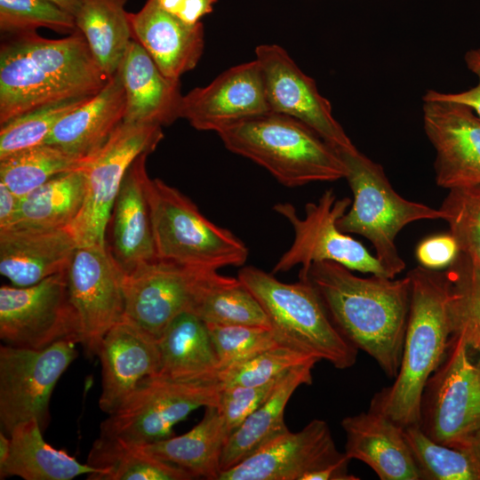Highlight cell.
Instances as JSON below:
<instances>
[{
    "instance_id": "1",
    "label": "cell",
    "mask_w": 480,
    "mask_h": 480,
    "mask_svg": "<svg viewBox=\"0 0 480 480\" xmlns=\"http://www.w3.org/2000/svg\"><path fill=\"white\" fill-rule=\"evenodd\" d=\"M299 278L312 284L341 335L395 379L410 309L409 276L360 277L339 263L321 261L313 263Z\"/></svg>"
},
{
    "instance_id": "2",
    "label": "cell",
    "mask_w": 480,
    "mask_h": 480,
    "mask_svg": "<svg viewBox=\"0 0 480 480\" xmlns=\"http://www.w3.org/2000/svg\"><path fill=\"white\" fill-rule=\"evenodd\" d=\"M108 78L79 30L60 39L36 32L4 36L0 125L48 104L92 96Z\"/></svg>"
},
{
    "instance_id": "3",
    "label": "cell",
    "mask_w": 480,
    "mask_h": 480,
    "mask_svg": "<svg viewBox=\"0 0 480 480\" xmlns=\"http://www.w3.org/2000/svg\"><path fill=\"white\" fill-rule=\"evenodd\" d=\"M407 276L411 300L398 373L391 386L374 395L369 409L403 428L420 424L425 386L444 361L452 337L447 272L419 266Z\"/></svg>"
},
{
    "instance_id": "4",
    "label": "cell",
    "mask_w": 480,
    "mask_h": 480,
    "mask_svg": "<svg viewBox=\"0 0 480 480\" xmlns=\"http://www.w3.org/2000/svg\"><path fill=\"white\" fill-rule=\"evenodd\" d=\"M217 134L227 149L262 166L286 187L335 181L346 175L339 153L310 127L285 115L252 116Z\"/></svg>"
},
{
    "instance_id": "5",
    "label": "cell",
    "mask_w": 480,
    "mask_h": 480,
    "mask_svg": "<svg viewBox=\"0 0 480 480\" xmlns=\"http://www.w3.org/2000/svg\"><path fill=\"white\" fill-rule=\"evenodd\" d=\"M237 278L261 304L280 344L339 370L356 364L358 349L334 326L308 281L284 283L252 266L240 269Z\"/></svg>"
},
{
    "instance_id": "6",
    "label": "cell",
    "mask_w": 480,
    "mask_h": 480,
    "mask_svg": "<svg viewBox=\"0 0 480 480\" xmlns=\"http://www.w3.org/2000/svg\"><path fill=\"white\" fill-rule=\"evenodd\" d=\"M346 168L345 179L353 194L348 211L338 220L339 228L367 238L376 257L392 278L405 263L395 240L408 224L421 220H444L439 209L407 200L393 188L383 167L356 148L338 152Z\"/></svg>"
},
{
    "instance_id": "7",
    "label": "cell",
    "mask_w": 480,
    "mask_h": 480,
    "mask_svg": "<svg viewBox=\"0 0 480 480\" xmlns=\"http://www.w3.org/2000/svg\"><path fill=\"white\" fill-rule=\"evenodd\" d=\"M147 189L157 259L214 270L245 263L246 245L205 218L177 188L149 178Z\"/></svg>"
},
{
    "instance_id": "8",
    "label": "cell",
    "mask_w": 480,
    "mask_h": 480,
    "mask_svg": "<svg viewBox=\"0 0 480 480\" xmlns=\"http://www.w3.org/2000/svg\"><path fill=\"white\" fill-rule=\"evenodd\" d=\"M233 278L159 259L142 263L124 274V319L157 340L177 316L196 315L204 298Z\"/></svg>"
},
{
    "instance_id": "9",
    "label": "cell",
    "mask_w": 480,
    "mask_h": 480,
    "mask_svg": "<svg viewBox=\"0 0 480 480\" xmlns=\"http://www.w3.org/2000/svg\"><path fill=\"white\" fill-rule=\"evenodd\" d=\"M220 380H143L100 425L101 436L144 445L173 436L172 428L200 407L217 406Z\"/></svg>"
},
{
    "instance_id": "10",
    "label": "cell",
    "mask_w": 480,
    "mask_h": 480,
    "mask_svg": "<svg viewBox=\"0 0 480 480\" xmlns=\"http://www.w3.org/2000/svg\"><path fill=\"white\" fill-rule=\"evenodd\" d=\"M351 203L350 198H337L332 189H327L316 203L307 204L304 217H300L290 203L275 204L276 212L292 225L294 236L273 273L286 272L300 265V274H304L313 263L333 261L352 271L392 278L376 256L339 228L338 220Z\"/></svg>"
},
{
    "instance_id": "11",
    "label": "cell",
    "mask_w": 480,
    "mask_h": 480,
    "mask_svg": "<svg viewBox=\"0 0 480 480\" xmlns=\"http://www.w3.org/2000/svg\"><path fill=\"white\" fill-rule=\"evenodd\" d=\"M462 336L453 334L446 356L425 386L420 428L448 446L469 444L480 429V356L471 361Z\"/></svg>"
},
{
    "instance_id": "12",
    "label": "cell",
    "mask_w": 480,
    "mask_h": 480,
    "mask_svg": "<svg viewBox=\"0 0 480 480\" xmlns=\"http://www.w3.org/2000/svg\"><path fill=\"white\" fill-rule=\"evenodd\" d=\"M162 126L123 122L84 166L85 196L68 227L79 246H106V229L125 172L140 155L152 153L163 139Z\"/></svg>"
},
{
    "instance_id": "13",
    "label": "cell",
    "mask_w": 480,
    "mask_h": 480,
    "mask_svg": "<svg viewBox=\"0 0 480 480\" xmlns=\"http://www.w3.org/2000/svg\"><path fill=\"white\" fill-rule=\"evenodd\" d=\"M78 342L63 340L32 349L0 348V424L10 435L18 424L36 420L44 430L49 422L53 389L77 356Z\"/></svg>"
},
{
    "instance_id": "14",
    "label": "cell",
    "mask_w": 480,
    "mask_h": 480,
    "mask_svg": "<svg viewBox=\"0 0 480 480\" xmlns=\"http://www.w3.org/2000/svg\"><path fill=\"white\" fill-rule=\"evenodd\" d=\"M0 338L5 345L42 349L63 340L81 342L67 271L29 286L0 288Z\"/></svg>"
},
{
    "instance_id": "15",
    "label": "cell",
    "mask_w": 480,
    "mask_h": 480,
    "mask_svg": "<svg viewBox=\"0 0 480 480\" xmlns=\"http://www.w3.org/2000/svg\"><path fill=\"white\" fill-rule=\"evenodd\" d=\"M124 273L106 246H78L67 269L70 301L80 323L81 342L96 356L104 335L124 316Z\"/></svg>"
},
{
    "instance_id": "16",
    "label": "cell",
    "mask_w": 480,
    "mask_h": 480,
    "mask_svg": "<svg viewBox=\"0 0 480 480\" xmlns=\"http://www.w3.org/2000/svg\"><path fill=\"white\" fill-rule=\"evenodd\" d=\"M266 99L271 113L295 118L315 131L337 152L356 148L332 115L330 101L318 91L288 52L277 44H260L255 49Z\"/></svg>"
},
{
    "instance_id": "17",
    "label": "cell",
    "mask_w": 480,
    "mask_h": 480,
    "mask_svg": "<svg viewBox=\"0 0 480 480\" xmlns=\"http://www.w3.org/2000/svg\"><path fill=\"white\" fill-rule=\"evenodd\" d=\"M425 133L436 151V182L444 188L480 185V118L468 107L422 97Z\"/></svg>"
},
{
    "instance_id": "18",
    "label": "cell",
    "mask_w": 480,
    "mask_h": 480,
    "mask_svg": "<svg viewBox=\"0 0 480 480\" xmlns=\"http://www.w3.org/2000/svg\"><path fill=\"white\" fill-rule=\"evenodd\" d=\"M344 455L337 450L327 422L316 419L301 430H289L220 472L218 480H303Z\"/></svg>"
},
{
    "instance_id": "19",
    "label": "cell",
    "mask_w": 480,
    "mask_h": 480,
    "mask_svg": "<svg viewBox=\"0 0 480 480\" xmlns=\"http://www.w3.org/2000/svg\"><path fill=\"white\" fill-rule=\"evenodd\" d=\"M270 113L263 77L254 59L232 67L209 84L183 95L180 118L199 131H212Z\"/></svg>"
},
{
    "instance_id": "20",
    "label": "cell",
    "mask_w": 480,
    "mask_h": 480,
    "mask_svg": "<svg viewBox=\"0 0 480 480\" xmlns=\"http://www.w3.org/2000/svg\"><path fill=\"white\" fill-rule=\"evenodd\" d=\"M144 153L127 169L106 229V247L124 274L156 260Z\"/></svg>"
},
{
    "instance_id": "21",
    "label": "cell",
    "mask_w": 480,
    "mask_h": 480,
    "mask_svg": "<svg viewBox=\"0 0 480 480\" xmlns=\"http://www.w3.org/2000/svg\"><path fill=\"white\" fill-rule=\"evenodd\" d=\"M96 356L102 372L99 406L108 414L160 369L157 340L125 319L104 335Z\"/></svg>"
},
{
    "instance_id": "22",
    "label": "cell",
    "mask_w": 480,
    "mask_h": 480,
    "mask_svg": "<svg viewBox=\"0 0 480 480\" xmlns=\"http://www.w3.org/2000/svg\"><path fill=\"white\" fill-rule=\"evenodd\" d=\"M78 246L68 228H0V273L14 286L36 284L67 271Z\"/></svg>"
},
{
    "instance_id": "23",
    "label": "cell",
    "mask_w": 480,
    "mask_h": 480,
    "mask_svg": "<svg viewBox=\"0 0 480 480\" xmlns=\"http://www.w3.org/2000/svg\"><path fill=\"white\" fill-rule=\"evenodd\" d=\"M128 17L132 38L166 77L180 81L196 68L204 48L201 22L188 24L164 10L156 0H146L139 12H129Z\"/></svg>"
},
{
    "instance_id": "24",
    "label": "cell",
    "mask_w": 480,
    "mask_h": 480,
    "mask_svg": "<svg viewBox=\"0 0 480 480\" xmlns=\"http://www.w3.org/2000/svg\"><path fill=\"white\" fill-rule=\"evenodd\" d=\"M344 453L369 466L381 480H420L404 428L369 410L341 421Z\"/></svg>"
},
{
    "instance_id": "25",
    "label": "cell",
    "mask_w": 480,
    "mask_h": 480,
    "mask_svg": "<svg viewBox=\"0 0 480 480\" xmlns=\"http://www.w3.org/2000/svg\"><path fill=\"white\" fill-rule=\"evenodd\" d=\"M125 92L124 122L170 125L180 118V81L166 77L146 50L132 39L118 67Z\"/></svg>"
},
{
    "instance_id": "26",
    "label": "cell",
    "mask_w": 480,
    "mask_h": 480,
    "mask_svg": "<svg viewBox=\"0 0 480 480\" xmlns=\"http://www.w3.org/2000/svg\"><path fill=\"white\" fill-rule=\"evenodd\" d=\"M125 92L120 70L93 96L62 116L44 144L89 159L124 122Z\"/></svg>"
},
{
    "instance_id": "27",
    "label": "cell",
    "mask_w": 480,
    "mask_h": 480,
    "mask_svg": "<svg viewBox=\"0 0 480 480\" xmlns=\"http://www.w3.org/2000/svg\"><path fill=\"white\" fill-rule=\"evenodd\" d=\"M156 376L178 381L219 379V362L207 324L194 313L177 316L157 340Z\"/></svg>"
},
{
    "instance_id": "28",
    "label": "cell",
    "mask_w": 480,
    "mask_h": 480,
    "mask_svg": "<svg viewBox=\"0 0 480 480\" xmlns=\"http://www.w3.org/2000/svg\"><path fill=\"white\" fill-rule=\"evenodd\" d=\"M314 366L306 364L288 372L268 399L228 436L221 455L220 472L233 468L289 431L284 422L286 404L300 386L312 383Z\"/></svg>"
},
{
    "instance_id": "29",
    "label": "cell",
    "mask_w": 480,
    "mask_h": 480,
    "mask_svg": "<svg viewBox=\"0 0 480 480\" xmlns=\"http://www.w3.org/2000/svg\"><path fill=\"white\" fill-rule=\"evenodd\" d=\"M228 436L217 406H208L200 422L188 432L140 446L156 459L185 470L193 478L218 480Z\"/></svg>"
},
{
    "instance_id": "30",
    "label": "cell",
    "mask_w": 480,
    "mask_h": 480,
    "mask_svg": "<svg viewBox=\"0 0 480 480\" xmlns=\"http://www.w3.org/2000/svg\"><path fill=\"white\" fill-rule=\"evenodd\" d=\"M42 431L35 419L14 427L9 435V457L0 467L1 479L19 476L25 480H70L98 472L87 463H80L66 451L51 446L44 439Z\"/></svg>"
},
{
    "instance_id": "31",
    "label": "cell",
    "mask_w": 480,
    "mask_h": 480,
    "mask_svg": "<svg viewBox=\"0 0 480 480\" xmlns=\"http://www.w3.org/2000/svg\"><path fill=\"white\" fill-rule=\"evenodd\" d=\"M127 0H79L74 14L77 29L109 77L115 74L132 39Z\"/></svg>"
},
{
    "instance_id": "32",
    "label": "cell",
    "mask_w": 480,
    "mask_h": 480,
    "mask_svg": "<svg viewBox=\"0 0 480 480\" xmlns=\"http://www.w3.org/2000/svg\"><path fill=\"white\" fill-rule=\"evenodd\" d=\"M84 196V167L59 174L20 197L12 225L68 228L80 212Z\"/></svg>"
},
{
    "instance_id": "33",
    "label": "cell",
    "mask_w": 480,
    "mask_h": 480,
    "mask_svg": "<svg viewBox=\"0 0 480 480\" xmlns=\"http://www.w3.org/2000/svg\"><path fill=\"white\" fill-rule=\"evenodd\" d=\"M86 463L98 470L90 480H188L185 470L162 461L148 453L140 445L100 436L87 457Z\"/></svg>"
},
{
    "instance_id": "34",
    "label": "cell",
    "mask_w": 480,
    "mask_h": 480,
    "mask_svg": "<svg viewBox=\"0 0 480 480\" xmlns=\"http://www.w3.org/2000/svg\"><path fill=\"white\" fill-rule=\"evenodd\" d=\"M86 160L40 144L0 159V181L22 197L59 174L84 167Z\"/></svg>"
},
{
    "instance_id": "35",
    "label": "cell",
    "mask_w": 480,
    "mask_h": 480,
    "mask_svg": "<svg viewBox=\"0 0 480 480\" xmlns=\"http://www.w3.org/2000/svg\"><path fill=\"white\" fill-rule=\"evenodd\" d=\"M420 480H480V457L471 444L453 447L428 436L419 425L404 428Z\"/></svg>"
},
{
    "instance_id": "36",
    "label": "cell",
    "mask_w": 480,
    "mask_h": 480,
    "mask_svg": "<svg viewBox=\"0 0 480 480\" xmlns=\"http://www.w3.org/2000/svg\"><path fill=\"white\" fill-rule=\"evenodd\" d=\"M446 272L452 335L462 336L480 356V268L460 252Z\"/></svg>"
},
{
    "instance_id": "37",
    "label": "cell",
    "mask_w": 480,
    "mask_h": 480,
    "mask_svg": "<svg viewBox=\"0 0 480 480\" xmlns=\"http://www.w3.org/2000/svg\"><path fill=\"white\" fill-rule=\"evenodd\" d=\"M196 315L206 324L271 328L261 304L237 277L212 290L203 300Z\"/></svg>"
},
{
    "instance_id": "38",
    "label": "cell",
    "mask_w": 480,
    "mask_h": 480,
    "mask_svg": "<svg viewBox=\"0 0 480 480\" xmlns=\"http://www.w3.org/2000/svg\"><path fill=\"white\" fill-rule=\"evenodd\" d=\"M91 97H77L48 104L0 125V159L44 144L56 123Z\"/></svg>"
},
{
    "instance_id": "39",
    "label": "cell",
    "mask_w": 480,
    "mask_h": 480,
    "mask_svg": "<svg viewBox=\"0 0 480 480\" xmlns=\"http://www.w3.org/2000/svg\"><path fill=\"white\" fill-rule=\"evenodd\" d=\"M317 358L278 344L253 357L220 372L222 387L263 385L279 379L292 369L316 364Z\"/></svg>"
},
{
    "instance_id": "40",
    "label": "cell",
    "mask_w": 480,
    "mask_h": 480,
    "mask_svg": "<svg viewBox=\"0 0 480 480\" xmlns=\"http://www.w3.org/2000/svg\"><path fill=\"white\" fill-rule=\"evenodd\" d=\"M439 210L460 252L480 268V185L448 189Z\"/></svg>"
},
{
    "instance_id": "41",
    "label": "cell",
    "mask_w": 480,
    "mask_h": 480,
    "mask_svg": "<svg viewBox=\"0 0 480 480\" xmlns=\"http://www.w3.org/2000/svg\"><path fill=\"white\" fill-rule=\"evenodd\" d=\"M39 28L70 34L78 30L74 16L51 0H0L2 35L36 32Z\"/></svg>"
},
{
    "instance_id": "42",
    "label": "cell",
    "mask_w": 480,
    "mask_h": 480,
    "mask_svg": "<svg viewBox=\"0 0 480 480\" xmlns=\"http://www.w3.org/2000/svg\"><path fill=\"white\" fill-rule=\"evenodd\" d=\"M207 327L220 372L280 344L270 327L216 324H207Z\"/></svg>"
},
{
    "instance_id": "43",
    "label": "cell",
    "mask_w": 480,
    "mask_h": 480,
    "mask_svg": "<svg viewBox=\"0 0 480 480\" xmlns=\"http://www.w3.org/2000/svg\"><path fill=\"white\" fill-rule=\"evenodd\" d=\"M283 377L263 385L222 387L217 408L229 436L268 399Z\"/></svg>"
},
{
    "instance_id": "44",
    "label": "cell",
    "mask_w": 480,
    "mask_h": 480,
    "mask_svg": "<svg viewBox=\"0 0 480 480\" xmlns=\"http://www.w3.org/2000/svg\"><path fill=\"white\" fill-rule=\"evenodd\" d=\"M459 254L458 244L451 233L428 236L420 241L415 250L420 266L432 270L448 268Z\"/></svg>"
},
{
    "instance_id": "45",
    "label": "cell",
    "mask_w": 480,
    "mask_h": 480,
    "mask_svg": "<svg viewBox=\"0 0 480 480\" xmlns=\"http://www.w3.org/2000/svg\"><path fill=\"white\" fill-rule=\"evenodd\" d=\"M468 69L477 77V84L459 92L428 90L423 97L452 101L469 108L480 118V47L468 50L464 55Z\"/></svg>"
},
{
    "instance_id": "46",
    "label": "cell",
    "mask_w": 480,
    "mask_h": 480,
    "mask_svg": "<svg viewBox=\"0 0 480 480\" xmlns=\"http://www.w3.org/2000/svg\"><path fill=\"white\" fill-rule=\"evenodd\" d=\"M20 197L0 181V228L12 226L16 219Z\"/></svg>"
},
{
    "instance_id": "47",
    "label": "cell",
    "mask_w": 480,
    "mask_h": 480,
    "mask_svg": "<svg viewBox=\"0 0 480 480\" xmlns=\"http://www.w3.org/2000/svg\"><path fill=\"white\" fill-rule=\"evenodd\" d=\"M351 460L345 454L341 459L324 468L307 475L303 480H356V476L348 473Z\"/></svg>"
},
{
    "instance_id": "48",
    "label": "cell",
    "mask_w": 480,
    "mask_h": 480,
    "mask_svg": "<svg viewBox=\"0 0 480 480\" xmlns=\"http://www.w3.org/2000/svg\"><path fill=\"white\" fill-rule=\"evenodd\" d=\"M217 0H185L176 16L182 21L194 25L200 19L212 12Z\"/></svg>"
},
{
    "instance_id": "49",
    "label": "cell",
    "mask_w": 480,
    "mask_h": 480,
    "mask_svg": "<svg viewBox=\"0 0 480 480\" xmlns=\"http://www.w3.org/2000/svg\"><path fill=\"white\" fill-rule=\"evenodd\" d=\"M11 450V438L6 433L0 432V467L4 464Z\"/></svg>"
},
{
    "instance_id": "50",
    "label": "cell",
    "mask_w": 480,
    "mask_h": 480,
    "mask_svg": "<svg viewBox=\"0 0 480 480\" xmlns=\"http://www.w3.org/2000/svg\"><path fill=\"white\" fill-rule=\"evenodd\" d=\"M158 4L166 12L177 14L185 0H156Z\"/></svg>"
},
{
    "instance_id": "51",
    "label": "cell",
    "mask_w": 480,
    "mask_h": 480,
    "mask_svg": "<svg viewBox=\"0 0 480 480\" xmlns=\"http://www.w3.org/2000/svg\"><path fill=\"white\" fill-rule=\"evenodd\" d=\"M61 8L70 12L73 16L78 7L79 0H51Z\"/></svg>"
},
{
    "instance_id": "52",
    "label": "cell",
    "mask_w": 480,
    "mask_h": 480,
    "mask_svg": "<svg viewBox=\"0 0 480 480\" xmlns=\"http://www.w3.org/2000/svg\"><path fill=\"white\" fill-rule=\"evenodd\" d=\"M469 444H472V446L475 448V450L476 451L477 454L480 457V429L472 437Z\"/></svg>"
}]
</instances>
